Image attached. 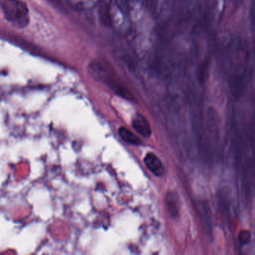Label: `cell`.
Here are the masks:
<instances>
[{
	"instance_id": "7a4b0ae2",
	"label": "cell",
	"mask_w": 255,
	"mask_h": 255,
	"mask_svg": "<svg viewBox=\"0 0 255 255\" xmlns=\"http://www.w3.org/2000/svg\"><path fill=\"white\" fill-rule=\"evenodd\" d=\"M0 7L6 20L13 26L24 28L29 24V9L21 0H0Z\"/></svg>"
},
{
	"instance_id": "30bf717a",
	"label": "cell",
	"mask_w": 255,
	"mask_h": 255,
	"mask_svg": "<svg viewBox=\"0 0 255 255\" xmlns=\"http://www.w3.org/2000/svg\"></svg>"
},
{
	"instance_id": "52a82bcc",
	"label": "cell",
	"mask_w": 255,
	"mask_h": 255,
	"mask_svg": "<svg viewBox=\"0 0 255 255\" xmlns=\"http://www.w3.org/2000/svg\"><path fill=\"white\" fill-rule=\"evenodd\" d=\"M119 135L120 138L127 143L134 145H139L141 144V140L131 130L126 127H120L119 129Z\"/></svg>"
},
{
	"instance_id": "5b68a950",
	"label": "cell",
	"mask_w": 255,
	"mask_h": 255,
	"mask_svg": "<svg viewBox=\"0 0 255 255\" xmlns=\"http://www.w3.org/2000/svg\"><path fill=\"white\" fill-rule=\"evenodd\" d=\"M166 203L169 213L173 217H177L179 214V199L173 191H168L166 195Z\"/></svg>"
},
{
	"instance_id": "ba28073f",
	"label": "cell",
	"mask_w": 255,
	"mask_h": 255,
	"mask_svg": "<svg viewBox=\"0 0 255 255\" xmlns=\"http://www.w3.org/2000/svg\"><path fill=\"white\" fill-rule=\"evenodd\" d=\"M208 73L209 61L207 59H204L198 65V69H197V79L198 83L201 84L205 83L208 77Z\"/></svg>"
},
{
	"instance_id": "277c9868",
	"label": "cell",
	"mask_w": 255,
	"mask_h": 255,
	"mask_svg": "<svg viewBox=\"0 0 255 255\" xmlns=\"http://www.w3.org/2000/svg\"><path fill=\"white\" fill-rule=\"evenodd\" d=\"M132 126L134 130L144 137H149L152 134L149 123L143 115L138 114L134 117L132 121Z\"/></svg>"
},
{
	"instance_id": "6da1fadb",
	"label": "cell",
	"mask_w": 255,
	"mask_h": 255,
	"mask_svg": "<svg viewBox=\"0 0 255 255\" xmlns=\"http://www.w3.org/2000/svg\"><path fill=\"white\" fill-rule=\"evenodd\" d=\"M88 69L95 78L101 80L119 97L128 100H134V96L119 80L112 68L105 62L94 61L89 65Z\"/></svg>"
},
{
	"instance_id": "9c48e42d",
	"label": "cell",
	"mask_w": 255,
	"mask_h": 255,
	"mask_svg": "<svg viewBox=\"0 0 255 255\" xmlns=\"http://www.w3.org/2000/svg\"><path fill=\"white\" fill-rule=\"evenodd\" d=\"M238 240L242 245L249 244L252 240V232L249 229L240 230L238 233Z\"/></svg>"
},
{
	"instance_id": "8992f818",
	"label": "cell",
	"mask_w": 255,
	"mask_h": 255,
	"mask_svg": "<svg viewBox=\"0 0 255 255\" xmlns=\"http://www.w3.org/2000/svg\"><path fill=\"white\" fill-rule=\"evenodd\" d=\"M110 7L111 6H110L109 2H107L106 0L100 1L99 9V17H100L102 23L106 26H111V21H112Z\"/></svg>"
},
{
	"instance_id": "3957f363",
	"label": "cell",
	"mask_w": 255,
	"mask_h": 255,
	"mask_svg": "<svg viewBox=\"0 0 255 255\" xmlns=\"http://www.w3.org/2000/svg\"><path fill=\"white\" fill-rule=\"evenodd\" d=\"M145 164L155 176H162L164 169L161 160L153 153H149L144 159Z\"/></svg>"
}]
</instances>
